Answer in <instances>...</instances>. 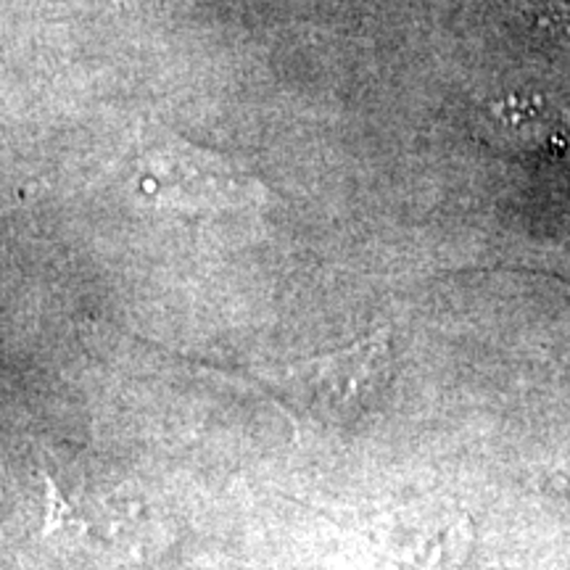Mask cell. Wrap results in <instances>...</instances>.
<instances>
[{
    "instance_id": "cell-1",
    "label": "cell",
    "mask_w": 570,
    "mask_h": 570,
    "mask_svg": "<svg viewBox=\"0 0 570 570\" xmlns=\"http://www.w3.org/2000/svg\"><path fill=\"white\" fill-rule=\"evenodd\" d=\"M389 377V333L341 352L302 360L262 377L267 394L304 431H344L367 415Z\"/></svg>"
}]
</instances>
